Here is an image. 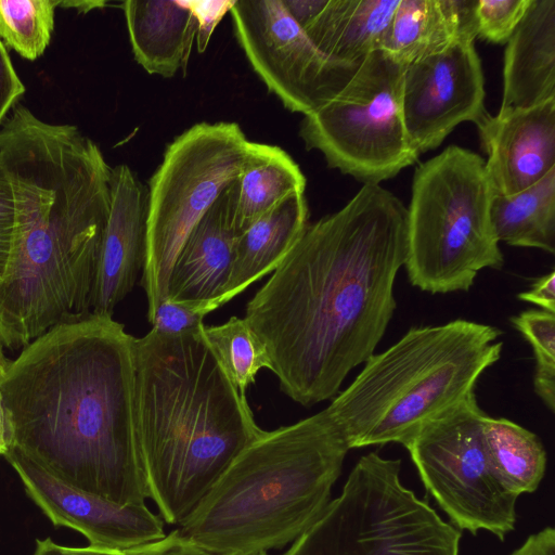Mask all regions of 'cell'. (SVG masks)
<instances>
[{"label": "cell", "instance_id": "cell-1", "mask_svg": "<svg viewBox=\"0 0 555 555\" xmlns=\"http://www.w3.org/2000/svg\"><path fill=\"white\" fill-rule=\"evenodd\" d=\"M403 203L363 184L339 210L308 223L244 319L263 344L281 390L311 406L333 399L372 356L397 308L406 255Z\"/></svg>", "mask_w": 555, "mask_h": 555}, {"label": "cell", "instance_id": "cell-2", "mask_svg": "<svg viewBox=\"0 0 555 555\" xmlns=\"http://www.w3.org/2000/svg\"><path fill=\"white\" fill-rule=\"evenodd\" d=\"M111 167L72 125L14 107L0 128V172L14 205L11 256L0 279V347L24 348L91 314L111 206Z\"/></svg>", "mask_w": 555, "mask_h": 555}, {"label": "cell", "instance_id": "cell-3", "mask_svg": "<svg viewBox=\"0 0 555 555\" xmlns=\"http://www.w3.org/2000/svg\"><path fill=\"white\" fill-rule=\"evenodd\" d=\"M133 338L112 317L89 314L22 348L0 379L10 447L65 485L119 504L150 499Z\"/></svg>", "mask_w": 555, "mask_h": 555}, {"label": "cell", "instance_id": "cell-4", "mask_svg": "<svg viewBox=\"0 0 555 555\" xmlns=\"http://www.w3.org/2000/svg\"><path fill=\"white\" fill-rule=\"evenodd\" d=\"M204 326L133 338L141 461L150 499L169 525L179 526L264 431L210 349Z\"/></svg>", "mask_w": 555, "mask_h": 555}, {"label": "cell", "instance_id": "cell-5", "mask_svg": "<svg viewBox=\"0 0 555 555\" xmlns=\"http://www.w3.org/2000/svg\"><path fill=\"white\" fill-rule=\"evenodd\" d=\"M349 450L326 408L264 430L178 528L219 555L282 548L322 515Z\"/></svg>", "mask_w": 555, "mask_h": 555}, {"label": "cell", "instance_id": "cell-6", "mask_svg": "<svg viewBox=\"0 0 555 555\" xmlns=\"http://www.w3.org/2000/svg\"><path fill=\"white\" fill-rule=\"evenodd\" d=\"M502 331L455 319L412 326L373 353L326 408L350 449L408 442L424 425L474 392L502 354Z\"/></svg>", "mask_w": 555, "mask_h": 555}, {"label": "cell", "instance_id": "cell-7", "mask_svg": "<svg viewBox=\"0 0 555 555\" xmlns=\"http://www.w3.org/2000/svg\"><path fill=\"white\" fill-rule=\"evenodd\" d=\"M494 194L485 159L457 145L415 169L403 266L414 287L468 292L481 270L503 267L491 223Z\"/></svg>", "mask_w": 555, "mask_h": 555}, {"label": "cell", "instance_id": "cell-8", "mask_svg": "<svg viewBox=\"0 0 555 555\" xmlns=\"http://www.w3.org/2000/svg\"><path fill=\"white\" fill-rule=\"evenodd\" d=\"M400 472L399 459L361 456L340 494L282 555H460L461 531Z\"/></svg>", "mask_w": 555, "mask_h": 555}, {"label": "cell", "instance_id": "cell-9", "mask_svg": "<svg viewBox=\"0 0 555 555\" xmlns=\"http://www.w3.org/2000/svg\"><path fill=\"white\" fill-rule=\"evenodd\" d=\"M249 141L236 122H198L176 137L147 185L142 285L147 320L166 299L173 261L191 230L237 179Z\"/></svg>", "mask_w": 555, "mask_h": 555}, {"label": "cell", "instance_id": "cell-10", "mask_svg": "<svg viewBox=\"0 0 555 555\" xmlns=\"http://www.w3.org/2000/svg\"><path fill=\"white\" fill-rule=\"evenodd\" d=\"M404 69L384 50L367 55L334 99L304 116L306 149L363 184H379L413 165L420 154L403 121Z\"/></svg>", "mask_w": 555, "mask_h": 555}, {"label": "cell", "instance_id": "cell-11", "mask_svg": "<svg viewBox=\"0 0 555 555\" xmlns=\"http://www.w3.org/2000/svg\"><path fill=\"white\" fill-rule=\"evenodd\" d=\"M487 415L474 391L403 446L424 487L454 527L474 535L486 530L504 541L515 529L518 496L491 465L483 434Z\"/></svg>", "mask_w": 555, "mask_h": 555}, {"label": "cell", "instance_id": "cell-12", "mask_svg": "<svg viewBox=\"0 0 555 555\" xmlns=\"http://www.w3.org/2000/svg\"><path fill=\"white\" fill-rule=\"evenodd\" d=\"M230 14L236 40L254 72L293 113L305 116L325 105L360 65L320 51L281 0H235Z\"/></svg>", "mask_w": 555, "mask_h": 555}, {"label": "cell", "instance_id": "cell-13", "mask_svg": "<svg viewBox=\"0 0 555 555\" xmlns=\"http://www.w3.org/2000/svg\"><path fill=\"white\" fill-rule=\"evenodd\" d=\"M485 77L475 40L463 39L405 66L402 115L409 139L421 155L437 149L464 121L488 113Z\"/></svg>", "mask_w": 555, "mask_h": 555}, {"label": "cell", "instance_id": "cell-14", "mask_svg": "<svg viewBox=\"0 0 555 555\" xmlns=\"http://www.w3.org/2000/svg\"><path fill=\"white\" fill-rule=\"evenodd\" d=\"M4 456L52 524L79 531L90 545L124 552L166 534L164 520L146 504H119L69 487L13 447Z\"/></svg>", "mask_w": 555, "mask_h": 555}, {"label": "cell", "instance_id": "cell-15", "mask_svg": "<svg viewBox=\"0 0 555 555\" xmlns=\"http://www.w3.org/2000/svg\"><path fill=\"white\" fill-rule=\"evenodd\" d=\"M476 126L495 194L518 193L555 168V99L487 113Z\"/></svg>", "mask_w": 555, "mask_h": 555}, {"label": "cell", "instance_id": "cell-16", "mask_svg": "<svg viewBox=\"0 0 555 555\" xmlns=\"http://www.w3.org/2000/svg\"><path fill=\"white\" fill-rule=\"evenodd\" d=\"M111 206L92 294L91 314L112 317L132 291L146 258L149 192L128 165L111 169Z\"/></svg>", "mask_w": 555, "mask_h": 555}, {"label": "cell", "instance_id": "cell-17", "mask_svg": "<svg viewBox=\"0 0 555 555\" xmlns=\"http://www.w3.org/2000/svg\"><path fill=\"white\" fill-rule=\"evenodd\" d=\"M233 183L191 230L168 280L166 299L204 314L223 306L232 272L240 235L233 221Z\"/></svg>", "mask_w": 555, "mask_h": 555}, {"label": "cell", "instance_id": "cell-18", "mask_svg": "<svg viewBox=\"0 0 555 555\" xmlns=\"http://www.w3.org/2000/svg\"><path fill=\"white\" fill-rule=\"evenodd\" d=\"M555 99V0L531 3L506 42L500 108Z\"/></svg>", "mask_w": 555, "mask_h": 555}, {"label": "cell", "instance_id": "cell-19", "mask_svg": "<svg viewBox=\"0 0 555 555\" xmlns=\"http://www.w3.org/2000/svg\"><path fill=\"white\" fill-rule=\"evenodd\" d=\"M477 0H399L383 46L409 65L463 39L475 40Z\"/></svg>", "mask_w": 555, "mask_h": 555}, {"label": "cell", "instance_id": "cell-20", "mask_svg": "<svg viewBox=\"0 0 555 555\" xmlns=\"http://www.w3.org/2000/svg\"><path fill=\"white\" fill-rule=\"evenodd\" d=\"M121 8L139 65L164 78L186 66L197 23L184 0H126Z\"/></svg>", "mask_w": 555, "mask_h": 555}, {"label": "cell", "instance_id": "cell-21", "mask_svg": "<svg viewBox=\"0 0 555 555\" xmlns=\"http://www.w3.org/2000/svg\"><path fill=\"white\" fill-rule=\"evenodd\" d=\"M308 217L305 194H293L240 233L223 305L280 266L302 235Z\"/></svg>", "mask_w": 555, "mask_h": 555}, {"label": "cell", "instance_id": "cell-22", "mask_svg": "<svg viewBox=\"0 0 555 555\" xmlns=\"http://www.w3.org/2000/svg\"><path fill=\"white\" fill-rule=\"evenodd\" d=\"M398 4L399 0H327L305 33L327 56L359 65L383 49Z\"/></svg>", "mask_w": 555, "mask_h": 555}, {"label": "cell", "instance_id": "cell-23", "mask_svg": "<svg viewBox=\"0 0 555 555\" xmlns=\"http://www.w3.org/2000/svg\"><path fill=\"white\" fill-rule=\"evenodd\" d=\"M307 180L283 149L249 141L233 183V221L238 233L293 194H305Z\"/></svg>", "mask_w": 555, "mask_h": 555}, {"label": "cell", "instance_id": "cell-24", "mask_svg": "<svg viewBox=\"0 0 555 555\" xmlns=\"http://www.w3.org/2000/svg\"><path fill=\"white\" fill-rule=\"evenodd\" d=\"M490 214L499 243L554 254L555 168L518 193L494 194Z\"/></svg>", "mask_w": 555, "mask_h": 555}, {"label": "cell", "instance_id": "cell-25", "mask_svg": "<svg viewBox=\"0 0 555 555\" xmlns=\"http://www.w3.org/2000/svg\"><path fill=\"white\" fill-rule=\"evenodd\" d=\"M483 434L491 465L504 487L516 496L535 491L547 464L541 439L508 418L489 415Z\"/></svg>", "mask_w": 555, "mask_h": 555}, {"label": "cell", "instance_id": "cell-26", "mask_svg": "<svg viewBox=\"0 0 555 555\" xmlns=\"http://www.w3.org/2000/svg\"><path fill=\"white\" fill-rule=\"evenodd\" d=\"M204 336L231 383L245 397L258 372L271 369L268 352L244 318L204 326Z\"/></svg>", "mask_w": 555, "mask_h": 555}, {"label": "cell", "instance_id": "cell-27", "mask_svg": "<svg viewBox=\"0 0 555 555\" xmlns=\"http://www.w3.org/2000/svg\"><path fill=\"white\" fill-rule=\"evenodd\" d=\"M59 0H0V40L22 57L43 54L54 29Z\"/></svg>", "mask_w": 555, "mask_h": 555}, {"label": "cell", "instance_id": "cell-28", "mask_svg": "<svg viewBox=\"0 0 555 555\" xmlns=\"http://www.w3.org/2000/svg\"><path fill=\"white\" fill-rule=\"evenodd\" d=\"M530 344L534 361L533 389L544 405L555 411V314L529 309L511 318Z\"/></svg>", "mask_w": 555, "mask_h": 555}, {"label": "cell", "instance_id": "cell-29", "mask_svg": "<svg viewBox=\"0 0 555 555\" xmlns=\"http://www.w3.org/2000/svg\"><path fill=\"white\" fill-rule=\"evenodd\" d=\"M531 0H477V37L506 44L526 14Z\"/></svg>", "mask_w": 555, "mask_h": 555}, {"label": "cell", "instance_id": "cell-30", "mask_svg": "<svg viewBox=\"0 0 555 555\" xmlns=\"http://www.w3.org/2000/svg\"><path fill=\"white\" fill-rule=\"evenodd\" d=\"M206 314L193 308L165 299L149 320L152 330L163 334H179L204 326Z\"/></svg>", "mask_w": 555, "mask_h": 555}, {"label": "cell", "instance_id": "cell-31", "mask_svg": "<svg viewBox=\"0 0 555 555\" xmlns=\"http://www.w3.org/2000/svg\"><path fill=\"white\" fill-rule=\"evenodd\" d=\"M197 23L196 47L204 52L216 26L230 12L235 0H184Z\"/></svg>", "mask_w": 555, "mask_h": 555}, {"label": "cell", "instance_id": "cell-32", "mask_svg": "<svg viewBox=\"0 0 555 555\" xmlns=\"http://www.w3.org/2000/svg\"><path fill=\"white\" fill-rule=\"evenodd\" d=\"M122 555H219L181 533L179 528L163 538L126 550Z\"/></svg>", "mask_w": 555, "mask_h": 555}, {"label": "cell", "instance_id": "cell-33", "mask_svg": "<svg viewBox=\"0 0 555 555\" xmlns=\"http://www.w3.org/2000/svg\"><path fill=\"white\" fill-rule=\"evenodd\" d=\"M14 238V205L10 185L0 172V279L3 276Z\"/></svg>", "mask_w": 555, "mask_h": 555}, {"label": "cell", "instance_id": "cell-34", "mask_svg": "<svg viewBox=\"0 0 555 555\" xmlns=\"http://www.w3.org/2000/svg\"><path fill=\"white\" fill-rule=\"evenodd\" d=\"M25 92L5 49L0 40V128L5 115Z\"/></svg>", "mask_w": 555, "mask_h": 555}, {"label": "cell", "instance_id": "cell-35", "mask_svg": "<svg viewBox=\"0 0 555 555\" xmlns=\"http://www.w3.org/2000/svg\"><path fill=\"white\" fill-rule=\"evenodd\" d=\"M517 298L555 314V271L539 278L528 291L519 293Z\"/></svg>", "mask_w": 555, "mask_h": 555}, {"label": "cell", "instance_id": "cell-36", "mask_svg": "<svg viewBox=\"0 0 555 555\" xmlns=\"http://www.w3.org/2000/svg\"><path fill=\"white\" fill-rule=\"evenodd\" d=\"M509 555H555V529L548 526L530 534Z\"/></svg>", "mask_w": 555, "mask_h": 555}, {"label": "cell", "instance_id": "cell-37", "mask_svg": "<svg viewBox=\"0 0 555 555\" xmlns=\"http://www.w3.org/2000/svg\"><path fill=\"white\" fill-rule=\"evenodd\" d=\"M34 555H122V552L89 546H64L53 542L50 538L36 540Z\"/></svg>", "mask_w": 555, "mask_h": 555}, {"label": "cell", "instance_id": "cell-38", "mask_svg": "<svg viewBox=\"0 0 555 555\" xmlns=\"http://www.w3.org/2000/svg\"><path fill=\"white\" fill-rule=\"evenodd\" d=\"M293 20L305 30L321 13L327 0H281Z\"/></svg>", "mask_w": 555, "mask_h": 555}, {"label": "cell", "instance_id": "cell-39", "mask_svg": "<svg viewBox=\"0 0 555 555\" xmlns=\"http://www.w3.org/2000/svg\"><path fill=\"white\" fill-rule=\"evenodd\" d=\"M11 446V434L0 395V455H4Z\"/></svg>", "mask_w": 555, "mask_h": 555}, {"label": "cell", "instance_id": "cell-40", "mask_svg": "<svg viewBox=\"0 0 555 555\" xmlns=\"http://www.w3.org/2000/svg\"><path fill=\"white\" fill-rule=\"evenodd\" d=\"M105 4L102 1H59V7L76 9L78 12L87 13L92 9L101 8Z\"/></svg>", "mask_w": 555, "mask_h": 555}, {"label": "cell", "instance_id": "cell-41", "mask_svg": "<svg viewBox=\"0 0 555 555\" xmlns=\"http://www.w3.org/2000/svg\"><path fill=\"white\" fill-rule=\"evenodd\" d=\"M10 361L5 358L2 348L0 347V379L4 375Z\"/></svg>", "mask_w": 555, "mask_h": 555}, {"label": "cell", "instance_id": "cell-42", "mask_svg": "<svg viewBox=\"0 0 555 555\" xmlns=\"http://www.w3.org/2000/svg\"><path fill=\"white\" fill-rule=\"evenodd\" d=\"M254 555H270L269 553H258V554H254Z\"/></svg>", "mask_w": 555, "mask_h": 555}]
</instances>
